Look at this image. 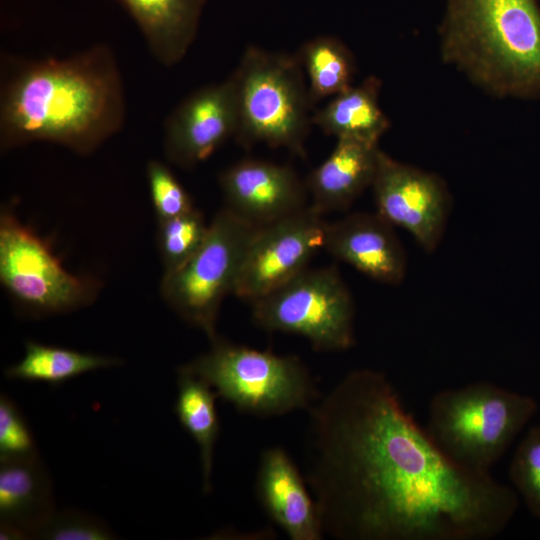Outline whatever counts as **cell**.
Masks as SVG:
<instances>
[{
	"label": "cell",
	"instance_id": "obj_14",
	"mask_svg": "<svg viewBox=\"0 0 540 540\" xmlns=\"http://www.w3.org/2000/svg\"><path fill=\"white\" fill-rule=\"evenodd\" d=\"M323 249L380 283L399 285L405 278L406 252L394 226L377 212H355L327 222Z\"/></svg>",
	"mask_w": 540,
	"mask_h": 540
},
{
	"label": "cell",
	"instance_id": "obj_12",
	"mask_svg": "<svg viewBox=\"0 0 540 540\" xmlns=\"http://www.w3.org/2000/svg\"><path fill=\"white\" fill-rule=\"evenodd\" d=\"M238 124L236 84L231 74L221 83L190 94L168 117L164 152L178 167L190 169L209 158Z\"/></svg>",
	"mask_w": 540,
	"mask_h": 540
},
{
	"label": "cell",
	"instance_id": "obj_27",
	"mask_svg": "<svg viewBox=\"0 0 540 540\" xmlns=\"http://www.w3.org/2000/svg\"><path fill=\"white\" fill-rule=\"evenodd\" d=\"M38 456L35 439L18 406L6 395L0 397V461Z\"/></svg>",
	"mask_w": 540,
	"mask_h": 540
},
{
	"label": "cell",
	"instance_id": "obj_11",
	"mask_svg": "<svg viewBox=\"0 0 540 540\" xmlns=\"http://www.w3.org/2000/svg\"><path fill=\"white\" fill-rule=\"evenodd\" d=\"M310 206L257 227L248 244L234 289L250 303L290 281L324 247L327 222Z\"/></svg>",
	"mask_w": 540,
	"mask_h": 540
},
{
	"label": "cell",
	"instance_id": "obj_10",
	"mask_svg": "<svg viewBox=\"0 0 540 540\" xmlns=\"http://www.w3.org/2000/svg\"><path fill=\"white\" fill-rule=\"evenodd\" d=\"M371 188L376 212L382 218L407 231L425 252L438 248L452 208L450 191L441 176L380 150Z\"/></svg>",
	"mask_w": 540,
	"mask_h": 540
},
{
	"label": "cell",
	"instance_id": "obj_23",
	"mask_svg": "<svg viewBox=\"0 0 540 540\" xmlns=\"http://www.w3.org/2000/svg\"><path fill=\"white\" fill-rule=\"evenodd\" d=\"M209 230L202 213L194 208L158 222L157 244L164 273L184 265L201 247Z\"/></svg>",
	"mask_w": 540,
	"mask_h": 540
},
{
	"label": "cell",
	"instance_id": "obj_18",
	"mask_svg": "<svg viewBox=\"0 0 540 540\" xmlns=\"http://www.w3.org/2000/svg\"><path fill=\"white\" fill-rule=\"evenodd\" d=\"M54 512L52 482L39 456L0 461V522L27 538Z\"/></svg>",
	"mask_w": 540,
	"mask_h": 540
},
{
	"label": "cell",
	"instance_id": "obj_20",
	"mask_svg": "<svg viewBox=\"0 0 540 540\" xmlns=\"http://www.w3.org/2000/svg\"><path fill=\"white\" fill-rule=\"evenodd\" d=\"M178 393L174 412L182 427L199 447L204 493L212 490L214 449L220 425L216 411L217 393L201 378L178 371Z\"/></svg>",
	"mask_w": 540,
	"mask_h": 540
},
{
	"label": "cell",
	"instance_id": "obj_7",
	"mask_svg": "<svg viewBox=\"0 0 540 540\" xmlns=\"http://www.w3.org/2000/svg\"><path fill=\"white\" fill-rule=\"evenodd\" d=\"M256 228L223 207L209 223L197 252L180 268L163 274L160 291L166 304L211 341L218 337L221 304L234 293Z\"/></svg>",
	"mask_w": 540,
	"mask_h": 540
},
{
	"label": "cell",
	"instance_id": "obj_22",
	"mask_svg": "<svg viewBox=\"0 0 540 540\" xmlns=\"http://www.w3.org/2000/svg\"><path fill=\"white\" fill-rule=\"evenodd\" d=\"M296 55L309 80L312 106L353 85L356 61L351 50L338 38L314 37L305 42Z\"/></svg>",
	"mask_w": 540,
	"mask_h": 540
},
{
	"label": "cell",
	"instance_id": "obj_21",
	"mask_svg": "<svg viewBox=\"0 0 540 540\" xmlns=\"http://www.w3.org/2000/svg\"><path fill=\"white\" fill-rule=\"evenodd\" d=\"M121 364V360L71 349L43 345L31 340L25 343L23 358L8 367L5 376L22 381L60 385L84 373Z\"/></svg>",
	"mask_w": 540,
	"mask_h": 540
},
{
	"label": "cell",
	"instance_id": "obj_4",
	"mask_svg": "<svg viewBox=\"0 0 540 540\" xmlns=\"http://www.w3.org/2000/svg\"><path fill=\"white\" fill-rule=\"evenodd\" d=\"M537 408L529 395L474 382L438 391L430 401L425 429L453 462L489 472Z\"/></svg>",
	"mask_w": 540,
	"mask_h": 540
},
{
	"label": "cell",
	"instance_id": "obj_8",
	"mask_svg": "<svg viewBox=\"0 0 540 540\" xmlns=\"http://www.w3.org/2000/svg\"><path fill=\"white\" fill-rule=\"evenodd\" d=\"M251 304L257 326L304 337L316 351L355 344L354 302L336 266L306 268Z\"/></svg>",
	"mask_w": 540,
	"mask_h": 540
},
{
	"label": "cell",
	"instance_id": "obj_9",
	"mask_svg": "<svg viewBox=\"0 0 540 540\" xmlns=\"http://www.w3.org/2000/svg\"><path fill=\"white\" fill-rule=\"evenodd\" d=\"M0 280L16 302L36 315L83 307L99 289L92 278L68 272L50 245L7 208L0 215Z\"/></svg>",
	"mask_w": 540,
	"mask_h": 540
},
{
	"label": "cell",
	"instance_id": "obj_2",
	"mask_svg": "<svg viewBox=\"0 0 540 540\" xmlns=\"http://www.w3.org/2000/svg\"><path fill=\"white\" fill-rule=\"evenodd\" d=\"M125 111L121 75L107 46L32 62L2 89L1 148L45 141L89 154L121 129Z\"/></svg>",
	"mask_w": 540,
	"mask_h": 540
},
{
	"label": "cell",
	"instance_id": "obj_25",
	"mask_svg": "<svg viewBox=\"0 0 540 540\" xmlns=\"http://www.w3.org/2000/svg\"><path fill=\"white\" fill-rule=\"evenodd\" d=\"M31 536L51 540L114 539L108 526L94 515L76 510L55 511L36 528Z\"/></svg>",
	"mask_w": 540,
	"mask_h": 540
},
{
	"label": "cell",
	"instance_id": "obj_1",
	"mask_svg": "<svg viewBox=\"0 0 540 540\" xmlns=\"http://www.w3.org/2000/svg\"><path fill=\"white\" fill-rule=\"evenodd\" d=\"M308 411L305 480L324 535L489 540L516 513V491L449 459L380 371L349 372Z\"/></svg>",
	"mask_w": 540,
	"mask_h": 540
},
{
	"label": "cell",
	"instance_id": "obj_16",
	"mask_svg": "<svg viewBox=\"0 0 540 540\" xmlns=\"http://www.w3.org/2000/svg\"><path fill=\"white\" fill-rule=\"evenodd\" d=\"M378 144L339 138L332 153L305 181L309 205L321 215L348 209L372 186L380 153Z\"/></svg>",
	"mask_w": 540,
	"mask_h": 540
},
{
	"label": "cell",
	"instance_id": "obj_6",
	"mask_svg": "<svg viewBox=\"0 0 540 540\" xmlns=\"http://www.w3.org/2000/svg\"><path fill=\"white\" fill-rule=\"evenodd\" d=\"M211 349L181 366L206 381L236 409L260 417L309 409L319 398L305 364L294 355H276L217 337Z\"/></svg>",
	"mask_w": 540,
	"mask_h": 540
},
{
	"label": "cell",
	"instance_id": "obj_17",
	"mask_svg": "<svg viewBox=\"0 0 540 540\" xmlns=\"http://www.w3.org/2000/svg\"><path fill=\"white\" fill-rule=\"evenodd\" d=\"M141 30L155 58L180 62L196 38L207 0H118Z\"/></svg>",
	"mask_w": 540,
	"mask_h": 540
},
{
	"label": "cell",
	"instance_id": "obj_24",
	"mask_svg": "<svg viewBox=\"0 0 540 540\" xmlns=\"http://www.w3.org/2000/svg\"><path fill=\"white\" fill-rule=\"evenodd\" d=\"M509 475L530 512L540 519V425L530 428L518 445Z\"/></svg>",
	"mask_w": 540,
	"mask_h": 540
},
{
	"label": "cell",
	"instance_id": "obj_3",
	"mask_svg": "<svg viewBox=\"0 0 540 540\" xmlns=\"http://www.w3.org/2000/svg\"><path fill=\"white\" fill-rule=\"evenodd\" d=\"M442 62L498 99H540L538 0H445Z\"/></svg>",
	"mask_w": 540,
	"mask_h": 540
},
{
	"label": "cell",
	"instance_id": "obj_15",
	"mask_svg": "<svg viewBox=\"0 0 540 540\" xmlns=\"http://www.w3.org/2000/svg\"><path fill=\"white\" fill-rule=\"evenodd\" d=\"M255 491L267 515L292 540H320L324 536L314 498L297 466L281 447L263 451Z\"/></svg>",
	"mask_w": 540,
	"mask_h": 540
},
{
	"label": "cell",
	"instance_id": "obj_13",
	"mask_svg": "<svg viewBox=\"0 0 540 540\" xmlns=\"http://www.w3.org/2000/svg\"><path fill=\"white\" fill-rule=\"evenodd\" d=\"M225 206L255 227L283 219L307 207V189L289 166L243 159L220 174Z\"/></svg>",
	"mask_w": 540,
	"mask_h": 540
},
{
	"label": "cell",
	"instance_id": "obj_19",
	"mask_svg": "<svg viewBox=\"0 0 540 540\" xmlns=\"http://www.w3.org/2000/svg\"><path fill=\"white\" fill-rule=\"evenodd\" d=\"M381 86V80L373 75L352 85L316 111L312 124L337 139L353 138L378 144L390 128V120L379 104Z\"/></svg>",
	"mask_w": 540,
	"mask_h": 540
},
{
	"label": "cell",
	"instance_id": "obj_5",
	"mask_svg": "<svg viewBox=\"0 0 540 540\" xmlns=\"http://www.w3.org/2000/svg\"><path fill=\"white\" fill-rule=\"evenodd\" d=\"M237 92L235 139L245 147L265 143L305 155L313 107L297 55L250 46L232 73Z\"/></svg>",
	"mask_w": 540,
	"mask_h": 540
},
{
	"label": "cell",
	"instance_id": "obj_26",
	"mask_svg": "<svg viewBox=\"0 0 540 540\" xmlns=\"http://www.w3.org/2000/svg\"><path fill=\"white\" fill-rule=\"evenodd\" d=\"M147 179L158 222L195 208L187 191L164 163L149 161Z\"/></svg>",
	"mask_w": 540,
	"mask_h": 540
}]
</instances>
